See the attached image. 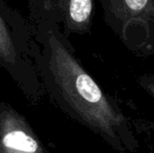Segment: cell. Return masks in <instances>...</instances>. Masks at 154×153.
Wrapping results in <instances>:
<instances>
[{
  "label": "cell",
  "instance_id": "cell-1",
  "mask_svg": "<svg viewBox=\"0 0 154 153\" xmlns=\"http://www.w3.org/2000/svg\"><path fill=\"white\" fill-rule=\"evenodd\" d=\"M49 70L62 99L75 118L110 146L125 151L131 134L125 116L56 36H51Z\"/></svg>",
  "mask_w": 154,
  "mask_h": 153
},
{
  "label": "cell",
  "instance_id": "cell-2",
  "mask_svg": "<svg viewBox=\"0 0 154 153\" xmlns=\"http://www.w3.org/2000/svg\"><path fill=\"white\" fill-rule=\"evenodd\" d=\"M29 123L8 106L0 109V153H42Z\"/></svg>",
  "mask_w": 154,
  "mask_h": 153
},
{
  "label": "cell",
  "instance_id": "cell-3",
  "mask_svg": "<svg viewBox=\"0 0 154 153\" xmlns=\"http://www.w3.org/2000/svg\"><path fill=\"white\" fill-rule=\"evenodd\" d=\"M107 10L123 29L154 24V0H105Z\"/></svg>",
  "mask_w": 154,
  "mask_h": 153
},
{
  "label": "cell",
  "instance_id": "cell-4",
  "mask_svg": "<svg viewBox=\"0 0 154 153\" xmlns=\"http://www.w3.org/2000/svg\"><path fill=\"white\" fill-rule=\"evenodd\" d=\"M59 5L69 32L85 33L89 29L93 0H59Z\"/></svg>",
  "mask_w": 154,
  "mask_h": 153
},
{
  "label": "cell",
  "instance_id": "cell-5",
  "mask_svg": "<svg viewBox=\"0 0 154 153\" xmlns=\"http://www.w3.org/2000/svg\"><path fill=\"white\" fill-rule=\"evenodd\" d=\"M17 58L16 48L4 21L0 16V59L8 64L15 63Z\"/></svg>",
  "mask_w": 154,
  "mask_h": 153
},
{
  "label": "cell",
  "instance_id": "cell-6",
  "mask_svg": "<svg viewBox=\"0 0 154 153\" xmlns=\"http://www.w3.org/2000/svg\"><path fill=\"white\" fill-rule=\"evenodd\" d=\"M42 153H48V152H47V151H45V150H44V149H43V151H42Z\"/></svg>",
  "mask_w": 154,
  "mask_h": 153
}]
</instances>
